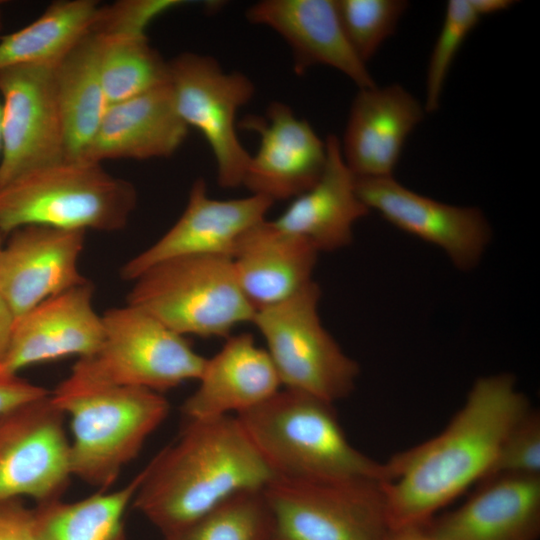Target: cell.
Instances as JSON below:
<instances>
[{"label":"cell","mask_w":540,"mask_h":540,"mask_svg":"<svg viewBox=\"0 0 540 540\" xmlns=\"http://www.w3.org/2000/svg\"><path fill=\"white\" fill-rule=\"evenodd\" d=\"M174 332L228 337L255 309L244 296L231 257L191 255L162 261L143 272L127 295Z\"/></svg>","instance_id":"6"},{"label":"cell","mask_w":540,"mask_h":540,"mask_svg":"<svg viewBox=\"0 0 540 540\" xmlns=\"http://www.w3.org/2000/svg\"><path fill=\"white\" fill-rule=\"evenodd\" d=\"M10 234L0 254V295L15 319L88 282L78 268L86 231L27 225Z\"/></svg>","instance_id":"15"},{"label":"cell","mask_w":540,"mask_h":540,"mask_svg":"<svg viewBox=\"0 0 540 540\" xmlns=\"http://www.w3.org/2000/svg\"><path fill=\"white\" fill-rule=\"evenodd\" d=\"M264 489L238 492L164 540H272Z\"/></svg>","instance_id":"29"},{"label":"cell","mask_w":540,"mask_h":540,"mask_svg":"<svg viewBox=\"0 0 540 540\" xmlns=\"http://www.w3.org/2000/svg\"><path fill=\"white\" fill-rule=\"evenodd\" d=\"M94 0L51 3L29 25L0 40V69L23 64H58L87 34L97 20Z\"/></svg>","instance_id":"27"},{"label":"cell","mask_w":540,"mask_h":540,"mask_svg":"<svg viewBox=\"0 0 540 540\" xmlns=\"http://www.w3.org/2000/svg\"><path fill=\"white\" fill-rule=\"evenodd\" d=\"M181 3L178 0H122L100 6L91 32L101 36L143 35L156 17Z\"/></svg>","instance_id":"33"},{"label":"cell","mask_w":540,"mask_h":540,"mask_svg":"<svg viewBox=\"0 0 540 540\" xmlns=\"http://www.w3.org/2000/svg\"><path fill=\"white\" fill-rule=\"evenodd\" d=\"M480 19L470 0L447 2L443 25L432 49L427 68L424 105L426 112L431 113L439 108L450 67L466 37Z\"/></svg>","instance_id":"31"},{"label":"cell","mask_w":540,"mask_h":540,"mask_svg":"<svg viewBox=\"0 0 540 540\" xmlns=\"http://www.w3.org/2000/svg\"><path fill=\"white\" fill-rule=\"evenodd\" d=\"M51 397L70 417L72 476L99 491L115 483L170 411L162 393L83 384L68 378L58 384Z\"/></svg>","instance_id":"4"},{"label":"cell","mask_w":540,"mask_h":540,"mask_svg":"<svg viewBox=\"0 0 540 540\" xmlns=\"http://www.w3.org/2000/svg\"><path fill=\"white\" fill-rule=\"evenodd\" d=\"M2 27H3V20H2V13L0 10V31L2 30Z\"/></svg>","instance_id":"40"},{"label":"cell","mask_w":540,"mask_h":540,"mask_svg":"<svg viewBox=\"0 0 540 540\" xmlns=\"http://www.w3.org/2000/svg\"><path fill=\"white\" fill-rule=\"evenodd\" d=\"M272 540H384L383 481L276 478L264 488Z\"/></svg>","instance_id":"9"},{"label":"cell","mask_w":540,"mask_h":540,"mask_svg":"<svg viewBox=\"0 0 540 540\" xmlns=\"http://www.w3.org/2000/svg\"><path fill=\"white\" fill-rule=\"evenodd\" d=\"M92 298L93 286L86 282L17 317L0 374L16 375L33 364L95 353L103 341L104 328Z\"/></svg>","instance_id":"17"},{"label":"cell","mask_w":540,"mask_h":540,"mask_svg":"<svg viewBox=\"0 0 540 540\" xmlns=\"http://www.w3.org/2000/svg\"><path fill=\"white\" fill-rule=\"evenodd\" d=\"M133 506L172 534L232 495L277 478L237 416L187 420L179 437L141 470Z\"/></svg>","instance_id":"2"},{"label":"cell","mask_w":540,"mask_h":540,"mask_svg":"<svg viewBox=\"0 0 540 540\" xmlns=\"http://www.w3.org/2000/svg\"><path fill=\"white\" fill-rule=\"evenodd\" d=\"M136 202L132 183L100 163L65 158L0 186V232L27 225L117 231L126 226Z\"/></svg>","instance_id":"5"},{"label":"cell","mask_w":540,"mask_h":540,"mask_svg":"<svg viewBox=\"0 0 540 540\" xmlns=\"http://www.w3.org/2000/svg\"><path fill=\"white\" fill-rule=\"evenodd\" d=\"M197 389L181 410L187 420L244 413L278 392L281 381L266 351L249 333L229 335L222 348L206 358Z\"/></svg>","instance_id":"21"},{"label":"cell","mask_w":540,"mask_h":540,"mask_svg":"<svg viewBox=\"0 0 540 540\" xmlns=\"http://www.w3.org/2000/svg\"><path fill=\"white\" fill-rule=\"evenodd\" d=\"M168 65L176 110L208 142L218 184L225 189L242 186L251 155L238 138L236 116L252 99L254 83L240 72L224 71L213 57L194 52H183Z\"/></svg>","instance_id":"10"},{"label":"cell","mask_w":540,"mask_h":540,"mask_svg":"<svg viewBox=\"0 0 540 540\" xmlns=\"http://www.w3.org/2000/svg\"><path fill=\"white\" fill-rule=\"evenodd\" d=\"M142 479L140 471L126 485L83 499H61L33 508L36 540H126L125 513Z\"/></svg>","instance_id":"26"},{"label":"cell","mask_w":540,"mask_h":540,"mask_svg":"<svg viewBox=\"0 0 540 540\" xmlns=\"http://www.w3.org/2000/svg\"><path fill=\"white\" fill-rule=\"evenodd\" d=\"M169 82L133 98L110 104L80 158L145 160L173 155L187 137Z\"/></svg>","instance_id":"22"},{"label":"cell","mask_w":540,"mask_h":540,"mask_svg":"<svg viewBox=\"0 0 540 540\" xmlns=\"http://www.w3.org/2000/svg\"><path fill=\"white\" fill-rule=\"evenodd\" d=\"M1 233V232H0ZM2 249H3V246H2V242H1V236H0V254L2 252Z\"/></svg>","instance_id":"41"},{"label":"cell","mask_w":540,"mask_h":540,"mask_svg":"<svg viewBox=\"0 0 540 540\" xmlns=\"http://www.w3.org/2000/svg\"><path fill=\"white\" fill-rule=\"evenodd\" d=\"M50 392L17 375L0 374V414L47 396Z\"/></svg>","instance_id":"35"},{"label":"cell","mask_w":540,"mask_h":540,"mask_svg":"<svg viewBox=\"0 0 540 540\" xmlns=\"http://www.w3.org/2000/svg\"><path fill=\"white\" fill-rule=\"evenodd\" d=\"M277 478L306 481L387 479L385 463L348 440L334 404L284 388L237 415Z\"/></svg>","instance_id":"3"},{"label":"cell","mask_w":540,"mask_h":540,"mask_svg":"<svg viewBox=\"0 0 540 540\" xmlns=\"http://www.w3.org/2000/svg\"><path fill=\"white\" fill-rule=\"evenodd\" d=\"M15 316L0 295V364L9 347Z\"/></svg>","instance_id":"36"},{"label":"cell","mask_w":540,"mask_h":540,"mask_svg":"<svg viewBox=\"0 0 540 540\" xmlns=\"http://www.w3.org/2000/svg\"><path fill=\"white\" fill-rule=\"evenodd\" d=\"M501 474L540 476V413L536 409L531 408L508 432L485 478Z\"/></svg>","instance_id":"32"},{"label":"cell","mask_w":540,"mask_h":540,"mask_svg":"<svg viewBox=\"0 0 540 540\" xmlns=\"http://www.w3.org/2000/svg\"><path fill=\"white\" fill-rule=\"evenodd\" d=\"M98 36L100 77L109 105L169 82L168 61L150 45L146 34Z\"/></svg>","instance_id":"28"},{"label":"cell","mask_w":540,"mask_h":540,"mask_svg":"<svg viewBox=\"0 0 540 540\" xmlns=\"http://www.w3.org/2000/svg\"><path fill=\"white\" fill-rule=\"evenodd\" d=\"M320 297L319 285L311 281L289 298L256 310L251 323L265 340L284 388L334 404L354 391L360 367L324 328Z\"/></svg>","instance_id":"8"},{"label":"cell","mask_w":540,"mask_h":540,"mask_svg":"<svg viewBox=\"0 0 540 540\" xmlns=\"http://www.w3.org/2000/svg\"><path fill=\"white\" fill-rule=\"evenodd\" d=\"M273 203L253 194L229 200L211 198L206 182L199 178L192 184L186 208L176 223L153 245L124 264L120 276L134 281L150 267L181 256L231 257L239 238L265 219Z\"/></svg>","instance_id":"14"},{"label":"cell","mask_w":540,"mask_h":540,"mask_svg":"<svg viewBox=\"0 0 540 540\" xmlns=\"http://www.w3.org/2000/svg\"><path fill=\"white\" fill-rule=\"evenodd\" d=\"M384 540H438L424 525L389 528Z\"/></svg>","instance_id":"37"},{"label":"cell","mask_w":540,"mask_h":540,"mask_svg":"<svg viewBox=\"0 0 540 540\" xmlns=\"http://www.w3.org/2000/svg\"><path fill=\"white\" fill-rule=\"evenodd\" d=\"M100 38L90 32L56 65L67 158H80L109 106L99 69Z\"/></svg>","instance_id":"25"},{"label":"cell","mask_w":540,"mask_h":540,"mask_svg":"<svg viewBox=\"0 0 540 540\" xmlns=\"http://www.w3.org/2000/svg\"><path fill=\"white\" fill-rule=\"evenodd\" d=\"M424 526L438 540H537L540 476L487 477L464 504Z\"/></svg>","instance_id":"20"},{"label":"cell","mask_w":540,"mask_h":540,"mask_svg":"<svg viewBox=\"0 0 540 540\" xmlns=\"http://www.w3.org/2000/svg\"><path fill=\"white\" fill-rule=\"evenodd\" d=\"M265 116L245 120L246 126L260 135V145L250 156L242 185L251 194L273 202L294 199L321 176L326 163L325 141L282 102H272Z\"/></svg>","instance_id":"16"},{"label":"cell","mask_w":540,"mask_h":540,"mask_svg":"<svg viewBox=\"0 0 540 540\" xmlns=\"http://www.w3.org/2000/svg\"><path fill=\"white\" fill-rule=\"evenodd\" d=\"M476 13L482 18L509 9L512 0H470Z\"/></svg>","instance_id":"38"},{"label":"cell","mask_w":540,"mask_h":540,"mask_svg":"<svg viewBox=\"0 0 540 540\" xmlns=\"http://www.w3.org/2000/svg\"><path fill=\"white\" fill-rule=\"evenodd\" d=\"M1 146H2V107H1V99H0V152H1Z\"/></svg>","instance_id":"39"},{"label":"cell","mask_w":540,"mask_h":540,"mask_svg":"<svg viewBox=\"0 0 540 540\" xmlns=\"http://www.w3.org/2000/svg\"><path fill=\"white\" fill-rule=\"evenodd\" d=\"M104 337L90 356L78 358L68 379L162 393L198 380L206 358L182 336L143 309L126 304L102 315Z\"/></svg>","instance_id":"7"},{"label":"cell","mask_w":540,"mask_h":540,"mask_svg":"<svg viewBox=\"0 0 540 540\" xmlns=\"http://www.w3.org/2000/svg\"><path fill=\"white\" fill-rule=\"evenodd\" d=\"M318 250L266 219L237 241L231 260L238 284L256 310L277 304L312 280Z\"/></svg>","instance_id":"23"},{"label":"cell","mask_w":540,"mask_h":540,"mask_svg":"<svg viewBox=\"0 0 540 540\" xmlns=\"http://www.w3.org/2000/svg\"><path fill=\"white\" fill-rule=\"evenodd\" d=\"M0 540H36L33 509L21 499L0 503Z\"/></svg>","instance_id":"34"},{"label":"cell","mask_w":540,"mask_h":540,"mask_svg":"<svg viewBox=\"0 0 540 540\" xmlns=\"http://www.w3.org/2000/svg\"><path fill=\"white\" fill-rule=\"evenodd\" d=\"M56 65L23 64L0 69V186L67 158Z\"/></svg>","instance_id":"12"},{"label":"cell","mask_w":540,"mask_h":540,"mask_svg":"<svg viewBox=\"0 0 540 540\" xmlns=\"http://www.w3.org/2000/svg\"><path fill=\"white\" fill-rule=\"evenodd\" d=\"M531 408L512 374L478 378L463 406L437 436L385 462L389 528L426 524L484 479L506 435Z\"/></svg>","instance_id":"1"},{"label":"cell","mask_w":540,"mask_h":540,"mask_svg":"<svg viewBox=\"0 0 540 540\" xmlns=\"http://www.w3.org/2000/svg\"><path fill=\"white\" fill-rule=\"evenodd\" d=\"M425 112L399 84L359 88L340 140L343 158L355 177H393L405 141Z\"/></svg>","instance_id":"18"},{"label":"cell","mask_w":540,"mask_h":540,"mask_svg":"<svg viewBox=\"0 0 540 540\" xmlns=\"http://www.w3.org/2000/svg\"><path fill=\"white\" fill-rule=\"evenodd\" d=\"M344 34L362 62L392 36L408 8L404 0H335Z\"/></svg>","instance_id":"30"},{"label":"cell","mask_w":540,"mask_h":540,"mask_svg":"<svg viewBox=\"0 0 540 540\" xmlns=\"http://www.w3.org/2000/svg\"><path fill=\"white\" fill-rule=\"evenodd\" d=\"M356 189L369 210L441 248L458 270L474 269L490 243L491 227L478 207L439 202L408 189L393 177L356 178Z\"/></svg>","instance_id":"13"},{"label":"cell","mask_w":540,"mask_h":540,"mask_svg":"<svg viewBox=\"0 0 540 540\" xmlns=\"http://www.w3.org/2000/svg\"><path fill=\"white\" fill-rule=\"evenodd\" d=\"M64 420L51 392L0 414V503L61 499L73 477Z\"/></svg>","instance_id":"11"},{"label":"cell","mask_w":540,"mask_h":540,"mask_svg":"<svg viewBox=\"0 0 540 540\" xmlns=\"http://www.w3.org/2000/svg\"><path fill=\"white\" fill-rule=\"evenodd\" d=\"M326 163L317 182L294 198L272 222L305 238L318 252H333L351 244L355 223L369 214L357 193L356 177L347 166L340 140H325Z\"/></svg>","instance_id":"24"},{"label":"cell","mask_w":540,"mask_h":540,"mask_svg":"<svg viewBox=\"0 0 540 540\" xmlns=\"http://www.w3.org/2000/svg\"><path fill=\"white\" fill-rule=\"evenodd\" d=\"M2 4V1H0V5Z\"/></svg>","instance_id":"42"},{"label":"cell","mask_w":540,"mask_h":540,"mask_svg":"<svg viewBox=\"0 0 540 540\" xmlns=\"http://www.w3.org/2000/svg\"><path fill=\"white\" fill-rule=\"evenodd\" d=\"M246 18L271 28L285 40L297 74L325 65L343 73L359 88L376 85L367 64L344 34L335 0H263L248 8Z\"/></svg>","instance_id":"19"}]
</instances>
